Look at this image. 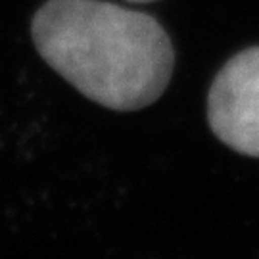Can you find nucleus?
<instances>
[{
    "mask_svg": "<svg viewBox=\"0 0 259 259\" xmlns=\"http://www.w3.org/2000/svg\"><path fill=\"white\" fill-rule=\"evenodd\" d=\"M38 54L89 100L146 108L173 73V47L154 18L100 0H48L33 18Z\"/></svg>",
    "mask_w": 259,
    "mask_h": 259,
    "instance_id": "obj_1",
    "label": "nucleus"
},
{
    "mask_svg": "<svg viewBox=\"0 0 259 259\" xmlns=\"http://www.w3.org/2000/svg\"><path fill=\"white\" fill-rule=\"evenodd\" d=\"M213 135L238 154L259 157V47L231 58L207 96Z\"/></svg>",
    "mask_w": 259,
    "mask_h": 259,
    "instance_id": "obj_2",
    "label": "nucleus"
},
{
    "mask_svg": "<svg viewBox=\"0 0 259 259\" xmlns=\"http://www.w3.org/2000/svg\"><path fill=\"white\" fill-rule=\"evenodd\" d=\"M129 2H154V0H129Z\"/></svg>",
    "mask_w": 259,
    "mask_h": 259,
    "instance_id": "obj_3",
    "label": "nucleus"
}]
</instances>
